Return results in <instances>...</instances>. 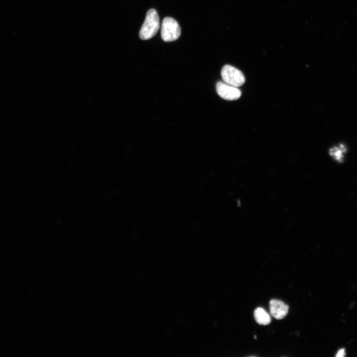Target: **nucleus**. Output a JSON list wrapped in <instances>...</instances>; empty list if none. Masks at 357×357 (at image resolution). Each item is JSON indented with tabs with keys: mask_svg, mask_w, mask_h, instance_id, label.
Masks as SVG:
<instances>
[{
	"mask_svg": "<svg viewBox=\"0 0 357 357\" xmlns=\"http://www.w3.org/2000/svg\"><path fill=\"white\" fill-rule=\"evenodd\" d=\"M345 355H346L345 350V349H340V350L338 351L336 356L337 357H345Z\"/></svg>",
	"mask_w": 357,
	"mask_h": 357,
	"instance_id": "6e6552de",
	"label": "nucleus"
},
{
	"mask_svg": "<svg viewBox=\"0 0 357 357\" xmlns=\"http://www.w3.org/2000/svg\"><path fill=\"white\" fill-rule=\"evenodd\" d=\"M344 150L338 149L337 148L332 149L330 150V153L332 156L338 162H342L343 159V153Z\"/></svg>",
	"mask_w": 357,
	"mask_h": 357,
	"instance_id": "0eeeda50",
	"label": "nucleus"
},
{
	"mask_svg": "<svg viewBox=\"0 0 357 357\" xmlns=\"http://www.w3.org/2000/svg\"><path fill=\"white\" fill-rule=\"evenodd\" d=\"M181 33L179 24L173 18L164 19L161 26V38L167 42L174 41L180 37Z\"/></svg>",
	"mask_w": 357,
	"mask_h": 357,
	"instance_id": "f03ea898",
	"label": "nucleus"
},
{
	"mask_svg": "<svg viewBox=\"0 0 357 357\" xmlns=\"http://www.w3.org/2000/svg\"><path fill=\"white\" fill-rule=\"evenodd\" d=\"M254 316L256 322L260 325H268L271 322L270 315L262 307H259L255 309Z\"/></svg>",
	"mask_w": 357,
	"mask_h": 357,
	"instance_id": "423d86ee",
	"label": "nucleus"
},
{
	"mask_svg": "<svg viewBox=\"0 0 357 357\" xmlns=\"http://www.w3.org/2000/svg\"><path fill=\"white\" fill-rule=\"evenodd\" d=\"M160 28L159 18L157 11L150 9L147 13L145 21L140 31L142 40H149L154 37Z\"/></svg>",
	"mask_w": 357,
	"mask_h": 357,
	"instance_id": "f257e3e1",
	"label": "nucleus"
},
{
	"mask_svg": "<svg viewBox=\"0 0 357 357\" xmlns=\"http://www.w3.org/2000/svg\"><path fill=\"white\" fill-rule=\"evenodd\" d=\"M216 89L219 97L227 101L237 100L242 95V92L238 87L226 82H218L216 85Z\"/></svg>",
	"mask_w": 357,
	"mask_h": 357,
	"instance_id": "20e7f679",
	"label": "nucleus"
},
{
	"mask_svg": "<svg viewBox=\"0 0 357 357\" xmlns=\"http://www.w3.org/2000/svg\"><path fill=\"white\" fill-rule=\"evenodd\" d=\"M270 305L271 314L277 320L283 319L288 313V306L281 301L273 299Z\"/></svg>",
	"mask_w": 357,
	"mask_h": 357,
	"instance_id": "39448f33",
	"label": "nucleus"
},
{
	"mask_svg": "<svg viewBox=\"0 0 357 357\" xmlns=\"http://www.w3.org/2000/svg\"><path fill=\"white\" fill-rule=\"evenodd\" d=\"M221 76L225 82L238 87L244 84L245 77L244 74L237 68L227 65L221 70Z\"/></svg>",
	"mask_w": 357,
	"mask_h": 357,
	"instance_id": "7ed1b4c3",
	"label": "nucleus"
}]
</instances>
